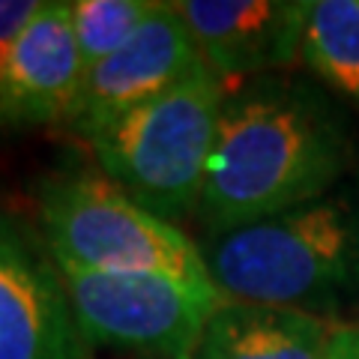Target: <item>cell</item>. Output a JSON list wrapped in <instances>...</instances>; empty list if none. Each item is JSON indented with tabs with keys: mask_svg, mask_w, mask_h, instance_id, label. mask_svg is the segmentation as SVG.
<instances>
[{
	"mask_svg": "<svg viewBox=\"0 0 359 359\" xmlns=\"http://www.w3.org/2000/svg\"><path fill=\"white\" fill-rule=\"evenodd\" d=\"M57 269L84 341L141 359H192L210 314L224 302L165 276Z\"/></svg>",
	"mask_w": 359,
	"mask_h": 359,
	"instance_id": "obj_5",
	"label": "cell"
},
{
	"mask_svg": "<svg viewBox=\"0 0 359 359\" xmlns=\"http://www.w3.org/2000/svg\"><path fill=\"white\" fill-rule=\"evenodd\" d=\"M201 63V51L177 6L156 4L120 51L84 72L69 126L87 138L108 120L174 90Z\"/></svg>",
	"mask_w": 359,
	"mask_h": 359,
	"instance_id": "obj_6",
	"label": "cell"
},
{
	"mask_svg": "<svg viewBox=\"0 0 359 359\" xmlns=\"http://www.w3.org/2000/svg\"><path fill=\"white\" fill-rule=\"evenodd\" d=\"M228 99L207 63L153 102L126 111L87 135L105 180L162 219L198 210Z\"/></svg>",
	"mask_w": 359,
	"mask_h": 359,
	"instance_id": "obj_3",
	"label": "cell"
},
{
	"mask_svg": "<svg viewBox=\"0 0 359 359\" xmlns=\"http://www.w3.org/2000/svg\"><path fill=\"white\" fill-rule=\"evenodd\" d=\"M201 255L222 299L320 314L359 294V195L335 189L278 216L216 231Z\"/></svg>",
	"mask_w": 359,
	"mask_h": 359,
	"instance_id": "obj_2",
	"label": "cell"
},
{
	"mask_svg": "<svg viewBox=\"0 0 359 359\" xmlns=\"http://www.w3.org/2000/svg\"><path fill=\"white\" fill-rule=\"evenodd\" d=\"M347 165L351 138L318 90L243 84L224 99L198 216L212 233L278 216L335 192Z\"/></svg>",
	"mask_w": 359,
	"mask_h": 359,
	"instance_id": "obj_1",
	"label": "cell"
},
{
	"mask_svg": "<svg viewBox=\"0 0 359 359\" xmlns=\"http://www.w3.org/2000/svg\"><path fill=\"white\" fill-rule=\"evenodd\" d=\"M42 9V0H0V78L6 72L9 54L33 15Z\"/></svg>",
	"mask_w": 359,
	"mask_h": 359,
	"instance_id": "obj_13",
	"label": "cell"
},
{
	"mask_svg": "<svg viewBox=\"0 0 359 359\" xmlns=\"http://www.w3.org/2000/svg\"><path fill=\"white\" fill-rule=\"evenodd\" d=\"M39 212L54 264L117 276H165L222 299L201 245L105 177L60 174L45 180Z\"/></svg>",
	"mask_w": 359,
	"mask_h": 359,
	"instance_id": "obj_4",
	"label": "cell"
},
{
	"mask_svg": "<svg viewBox=\"0 0 359 359\" xmlns=\"http://www.w3.org/2000/svg\"><path fill=\"white\" fill-rule=\"evenodd\" d=\"M174 6L201 60L224 87L237 90L302 57L309 0H183Z\"/></svg>",
	"mask_w": 359,
	"mask_h": 359,
	"instance_id": "obj_7",
	"label": "cell"
},
{
	"mask_svg": "<svg viewBox=\"0 0 359 359\" xmlns=\"http://www.w3.org/2000/svg\"><path fill=\"white\" fill-rule=\"evenodd\" d=\"M327 359H359V327H335Z\"/></svg>",
	"mask_w": 359,
	"mask_h": 359,
	"instance_id": "obj_14",
	"label": "cell"
},
{
	"mask_svg": "<svg viewBox=\"0 0 359 359\" xmlns=\"http://www.w3.org/2000/svg\"><path fill=\"white\" fill-rule=\"evenodd\" d=\"M302 60L335 93L359 102V0H314Z\"/></svg>",
	"mask_w": 359,
	"mask_h": 359,
	"instance_id": "obj_11",
	"label": "cell"
},
{
	"mask_svg": "<svg viewBox=\"0 0 359 359\" xmlns=\"http://www.w3.org/2000/svg\"><path fill=\"white\" fill-rule=\"evenodd\" d=\"M332 335L335 327L320 314L224 299L192 359H327Z\"/></svg>",
	"mask_w": 359,
	"mask_h": 359,
	"instance_id": "obj_10",
	"label": "cell"
},
{
	"mask_svg": "<svg viewBox=\"0 0 359 359\" xmlns=\"http://www.w3.org/2000/svg\"><path fill=\"white\" fill-rule=\"evenodd\" d=\"M0 359H87L60 269L0 219Z\"/></svg>",
	"mask_w": 359,
	"mask_h": 359,
	"instance_id": "obj_8",
	"label": "cell"
},
{
	"mask_svg": "<svg viewBox=\"0 0 359 359\" xmlns=\"http://www.w3.org/2000/svg\"><path fill=\"white\" fill-rule=\"evenodd\" d=\"M153 0H72V33L84 72L120 51L153 13Z\"/></svg>",
	"mask_w": 359,
	"mask_h": 359,
	"instance_id": "obj_12",
	"label": "cell"
},
{
	"mask_svg": "<svg viewBox=\"0 0 359 359\" xmlns=\"http://www.w3.org/2000/svg\"><path fill=\"white\" fill-rule=\"evenodd\" d=\"M84 81L69 4H42L0 78V126L69 123Z\"/></svg>",
	"mask_w": 359,
	"mask_h": 359,
	"instance_id": "obj_9",
	"label": "cell"
}]
</instances>
